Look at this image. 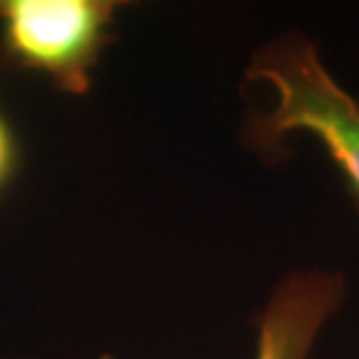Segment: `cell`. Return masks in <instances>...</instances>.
Returning <instances> with one entry per match:
<instances>
[{"mask_svg":"<svg viewBox=\"0 0 359 359\" xmlns=\"http://www.w3.org/2000/svg\"><path fill=\"white\" fill-rule=\"evenodd\" d=\"M12 166H14V140L10 133V126L0 117V187L10 177Z\"/></svg>","mask_w":359,"mask_h":359,"instance_id":"277c9868","label":"cell"},{"mask_svg":"<svg viewBox=\"0 0 359 359\" xmlns=\"http://www.w3.org/2000/svg\"><path fill=\"white\" fill-rule=\"evenodd\" d=\"M117 10L110 0H0L5 49L59 91L84 96L112 40Z\"/></svg>","mask_w":359,"mask_h":359,"instance_id":"7a4b0ae2","label":"cell"},{"mask_svg":"<svg viewBox=\"0 0 359 359\" xmlns=\"http://www.w3.org/2000/svg\"><path fill=\"white\" fill-rule=\"evenodd\" d=\"M245 75L276 91L271 110L245 124L248 145L262 156H280L290 133L313 135L359 201V100L327 73L313 42L301 35L271 42L252 56Z\"/></svg>","mask_w":359,"mask_h":359,"instance_id":"6da1fadb","label":"cell"},{"mask_svg":"<svg viewBox=\"0 0 359 359\" xmlns=\"http://www.w3.org/2000/svg\"><path fill=\"white\" fill-rule=\"evenodd\" d=\"M346 283L334 271H294L280 280L257 318L255 359H308L325 322L339 311Z\"/></svg>","mask_w":359,"mask_h":359,"instance_id":"3957f363","label":"cell"}]
</instances>
